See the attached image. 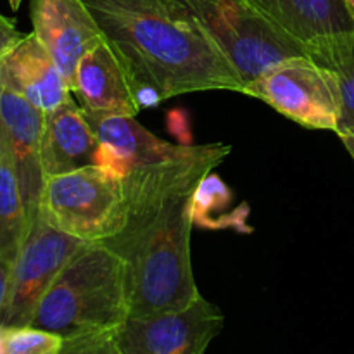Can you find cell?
<instances>
[{
	"label": "cell",
	"mask_w": 354,
	"mask_h": 354,
	"mask_svg": "<svg viewBox=\"0 0 354 354\" xmlns=\"http://www.w3.org/2000/svg\"><path fill=\"white\" fill-rule=\"evenodd\" d=\"M339 138H341L342 144H344V147L348 149V152L354 159V128L353 130H348V131H344V133L339 135Z\"/></svg>",
	"instance_id": "cell-23"
},
{
	"label": "cell",
	"mask_w": 354,
	"mask_h": 354,
	"mask_svg": "<svg viewBox=\"0 0 354 354\" xmlns=\"http://www.w3.org/2000/svg\"><path fill=\"white\" fill-rule=\"evenodd\" d=\"M268 19L301 44L354 30L346 0H249Z\"/></svg>",
	"instance_id": "cell-14"
},
{
	"label": "cell",
	"mask_w": 354,
	"mask_h": 354,
	"mask_svg": "<svg viewBox=\"0 0 354 354\" xmlns=\"http://www.w3.org/2000/svg\"><path fill=\"white\" fill-rule=\"evenodd\" d=\"M92 124L93 133L97 135V140L100 144H106L123 159L124 165L130 168V171L137 166L152 165V162H161L166 159H171L187 151L189 145L185 144H171L147 128L142 127L135 118L124 116V114H100V113H86L83 111Z\"/></svg>",
	"instance_id": "cell-15"
},
{
	"label": "cell",
	"mask_w": 354,
	"mask_h": 354,
	"mask_svg": "<svg viewBox=\"0 0 354 354\" xmlns=\"http://www.w3.org/2000/svg\"><path fill=\"white\" fill-rule=\"evenodd\" d=\"M234 194L227 183L213 171L206 173L199 180L192 199V221L209 230L220 228H234V230L249 234L252 228L248 225L249 207L241 206V209L228 211Z\"/></svg>",
	"instance_id": "cell-18"
},
{
	"label": "cell",
	"mask_w": 354,
	"mask_h": 354,
	"mask_svg": "<svg viewBox=\"0 0 354 354\" xmlns=\"http://www.w3.org/2000/svg\"><path fill=\"white\" fill-rule=\"evenodd\" d=\"M223 324V313L203 296L182 310L130 315L118 330L116 353L203 354Z\"/></svg>",
	"instance_id": "cell-8"
},
{
	"label": "cell",
	"mask_w": 354,
	"mask_h": 354,
	"mask_svg": "<svg viewBox=\"0 0 354 354\" xmlns=\"http://www.w3.org/2000/svg\"><path fill=\"white\" fill-rule=\"evenodd\" d=\"M244 95L263 100L301 127L335 133L339 130L341 95L337 78L310 55L286 59L268 68L245 85Z\"/></svg>",
	"instance_id": "cell-6"
},
{
	"label": "cell",
	"mask_w": 354,
	"mask_h": 354,
	"mask_svg": "<svg viewBox=\"0 0 354 354\" xmlns=\"http://www.w3.org/2000/svg\"><path fill=\"white\" fill-rule=\"evenodd\" d=\"M44 120L45 113L0 85V124L9 142L30 227L38 214L45 183L41 168Z\"/></svg>",
	"instance_id": "cell-10"
},
{
	"label": "cell",
	"mask_w": 354,
	"mask_h": 354,
	"mask_svg": "<svg viewBox=\"0 0 354 354\" xmlns=\"http://www.w3.org/2000/svg\"><path fill=\"white\" fill-rule=\"evenodd\" d=\"M99 145L82 107L69 99L45 113L41 131V168L45 178L92 165Z\"/></svg>",
	"instance_id": "cell-13"
},
{
	"label": "cell",
	"mask_w": 354,
	"mask_h": 354,
	"mask_svg": "<svg viewBox=\"0 0 354 354\" xmlns=\"http://www.w3.org/2000/svg\"><path fill=\"white\" fill-rule=\"evenodd\" d=\"M85 244L88 242L57 230L37 214L10 266L9 296L0 318V327L30 325L41 297L55 277Z\"/></svg>",
	"instance_id": "cell-7"
},
{
	"label": "cell",
	"mask_w": 354,
	"mask_h": 354,
	"mask_svg": "<svg viewBox=\"0 0 354 354\" xmlns=\"http://www.w3.org/2000/svg\"><path fill=\"white\" fill-rule=\"evenodd\" d=\"M239 78L248 83L286 59L308 55L299 40L256 9L249 0H183Z\"/></svg>",
	"instance_id": "cell-4"
},
{
	"label": "cell",
	"mask_w": 354,
	"mask_h": 354,
	"mask_svg": "<svg viewBox=\"0 0 354 354\" xmlns=\"http://www.w3.org/2000/svg\"><path fill=\"white\" fill-rule=\"evenodd\" d=\"M123 61L130 86L165 99L192 92L244 93V83L183 0H83Z\"/></svg>",
	"instance_id": "cell-2"
},
{
	"label": "cell",
	"mask_w": 354,
	"mask_h": 354,
	"mask_svg": "<svg viewBox=\"0 0 354 354\" xmlns=\"http://www.w3.org/2000/svg\"><path fill=\"white\" fill-rule=\"evenodd\" d=\"M230 152L220 142L190 144L176 158L137 166L123 178V227L102 245L127 263L130 315L182 310L201 296L190 254L194 192Z\"/></svg>",
	"instance_id": "cell-1"
},
{
	"label": "cell",
	"mask_w": 354,
	"mask_h": 354,
	"mask_svg": "<svg viewBox=\"0 0 354 354\" xmlns=\"http://www.w3.org/2000/svg\"><path fill=\"white\" fill-rule=\"evenodd\" d=\"M128 317L127 263L106 245L85 244L55 277L30 325L61 335V354H118L116 335Z\"/></svg>",
	"instance_id": "cell-3"
},
{
	"label": "cell",
	"mask_w": 354,
	"mask_h": 354,
	"mask_svg": "<svg viewBox=\"0 0 354 354\" xmlns=\"http://www.w3.org/2000/svg\"><path fill=\"white\" fill-rule=\"evenodd\" d=\"M33 33L44 44L71 86L80 59L104 38L83 0H31Z\"/></svg>",
	"instance_id": "cell-9"
},
{
	"label": "cell",
	"mask_w": 354,
	"mask_h": 354,
	"mask_svg": "<svg viewBox=\"0 0 354 354\" xmlns=\"http://www.w3.org/2000/svg\"><path fill=\"white\" fill-rule=\"evenodd\" d=\"M0 85L41 113H50L73 99L71 86L35 33H26L0 61Z\"/></svg>",
	"instance_id": "cell-11"
},
{
	"label": "cell",
	"mask_w": 354,
	"mask_h": 354,
	"mask_svg": "<svg viewBox=\"0 0 354 354\" xmlns=\"http://www.w3.org/2000/svg\"><path fill=\"white\" fill-rule=\"evenodd\" d=\"M346 3H348L349 9H351L353 12H354V0H346Z\"/></svg>",
	"instance_id": "cell-25"
},
{
	"label": "cell",
	"mask_w": 354,
	"mask_h": 354,
	"mask_svg": "<svg viewBox=\"0 0 354 354\" xmlns=\"http://www.w3.org/2000/svg\"><path fill=\"white\" fill-rule=\"evenodd\" d=\"M0 354H3V346H2V328H0Z\"/></svg>",
	"instance_id": "cell-26"
},
{
	"label": "cell",
	"mask_w": 354,
	"mask_h": 354,
	"mask_svg": "<svg viewBox=\"0 0 354 354\" xmlns=\"http://www.w3.org/2000/svg\"><path fill=\"white\" fill-rule=\"evenodd\" d=\"M71 92L86 113L124 116L140 113L123 61L106 37L80 59L73 75Z\"/></svg>",
	"instance_id": "cell-12"
},
{
	"label": "cell",
	"mask_w": 354,
	"mask_h": 354,
	"mask_svg": "<svg viewBox=\"0 0 354 354\" xmlns=\"http://www.w3.org/2000/svg\"><path fill=\"white\" fill-rule=\"evenodd\" d=\"M26 33L17 30L16 21L0 14V61L19 44Z\"/></svg>",
	"instance_id": "cell-20"
},
{
	"label": "cell",
	"mask_w": 354,
	"mask_h": 354,
	"mask_svg": "<svg viewBox=\"0 0 354 354\" xmlns=\"http://www.w3.org/2000/svg\"><path fill=\"white\" fill-rule=\"evenodd\" d=\"M2 346L3 354H61L64 341L54 332L24 325L2 328Z\"/></svg>",
	"instance_id": "cell-19"
},
{
	"label": "cell",
	"mask_w": 354,
	"mask_h": 354,
	"mask_svg": "<svg viewBox=\"0 0 354 354\" xmlns=\"http://www.w3.org/2000/svg\"><path fill=\"white\" fill-rule=\"evenodd\" d=\"M306 54L330 69L337 78L341 95V120L337 135L354 128V30L317 38L306 44Z\"/></svg>",
	"instance_id": "cell-17"
},
{
	"label": "cell",
	"mask_w": 354,
	"mask_h": 354,
	"mask_svg": "<svg viewBox=\"0 0 354 354\" xmlns=\"http://www.w3.org/2000/svg\"><path fill=\"white\" fill-rule=\"evenodd\" d=\"M123 178L95 165L47 176L38 214L57 230L88 244H102L123 227Z\"/></svg>",
	"instance_id": "cell-5"
},
{
	"label": "cell",
	"mask_w": 354,
	"mask_h": 354,
	"mask_svg": "<svg viewBox=\"0 0 354 354\" xmlns=\"http://www.w3.org/2000/svg\"><path fill=\"white\" fill-rule=\"evenodd\" d=\"M9 6L12 10H17L21 6V0H9Z\"/></svg>",
	"instance_id": "cell-24"
},
{
	"label": "cell",
	"mask_w": 354,
	"mask_h": 354,
	"mask_svg": "<svg viewBox=\"0 0 354 354\" xmlns=\"http://www.w3.org/2000/svg\"><path fill=\"white\" fill-rule=\"evenodd\" d=\"M10 282V265L0 258V318H2L3 308H6L7 296H9Z\"/></svg>",
	"instance_id": "cell-22"
},
{
	"label": "cell",
	"mask_w": 354,
	"mask_h": 354,
	"mask_svg": "<svg viewBox=\"0 0 354 354\" xmlns=\"http://www.w3.org/2000/svg\"><path fill=\"white\" fill-rule=\"evenodd\" d=\"M28 223L26 207L19 178L10 154L3 128L0 124V258L12 266L24 239Z\"/></svg>",
	"instance_id": "cell-16"
},
{
	"label": "cell",
	"mask_w": 354,
	"mask_h": 354,
	"mask_svg": "<svg viewBox=\"0 0 354 354\" xmlns=\"http://www.w3.org/2000/svg\"><path fill=\"white\" fill-rule=\"evenodd\" d=\"M168 128L176 138L178 144H190V123L185 111L173 109L168 113Z\"/></svg>",
	"instance_id": "cell-21"
}]
</instances>
